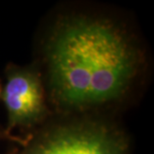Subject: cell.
Returning <instances> with one entry per match:
<instances>
[{
	"label": "cell",
	"mask_w": 154,
	"mask_h": 154,
	"mask_svg": "<svg viewBox=\"0 0 154 154\" xmlns=\"http://www.w3.org/2000/svg\"><path fill=\"white\" fill-rule=\"evenodd\" d=\"M42 58L47 99L62 112L78 115L122 101L145 63L137 39L122 23L81 12L56 20Z\"/></svg>",
	"instance_id": "1"
},
{
	"label": "cell",
	"mask_w": 154,
	"mask_h": 154,
	"mask_svg": "<svg viewBox=\"0 0 154 154\" xmlns=\"http://www.w3.org/2000/svg\"><path fill=\"white\" fill-rule=\"evenodd\" d=\"M8 154H130V142L115 123L84 114L41 128Z\"/></svg>",
	"instance_id": "2"
},
{
	"label": "cell",
	"mask_w": 154,
	"mask_h": 154,
	"mask_svg": "<svg viewBox=\"0 0 154 154\" xmlns=\"http://www.w3.org/2000/svg\"><path fill=\"white\" fill-rule=\"evenodd\" d=\"M0 99L7 112L6 132L39 125L49 110L42 75L34 68L8 65Z\"/></svg>",
	"instance_id": "3"
},
{
	"label": "cell",
	"mask_w": 154,
	"mask_h": 154,
	"mask_svg": "<svg viewBox=\"0 0 154 154\" xmlns=\"http://www.w3.org/2000/svg\"><path fill=\"white\" fill-rule=\"evenodd\" d=\"M0 140H11V141H14L15 143H17L18 146H22L24 142H25V140L26 138H22L18 137V136H15L13 135L12 134L6 132L5 130H2L0 131Z\"/></svg>",
	"instance_id": "4"
},
{
	"label": "cell",
	"mask_w": 154,
	"mask_h": 154,
	"mask_svg": "<svg viewBox=\"0 0 154 154\" xmlns=\"http://www.w3.org/2000/svg\"><path fill=\"white\" fill-rule=\"evenodd\" d=\"M1 89H2V84H1V82H0V94H1Z\"/></svg>",
	"instance_id": "5"
}]
</instances>
